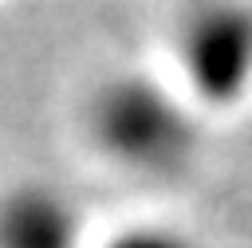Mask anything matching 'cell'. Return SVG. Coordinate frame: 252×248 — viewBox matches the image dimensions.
<instances>
[{
  "label": "cell",
  "mask_w": 252,
  "mask_h": 248,
  "mask_svg": "<svg viewBox=\"0 0 252 248\" xmlns=\"http://www.w3.org/2000/svg\"><path fill=\"white\" fill-rule=\"evenodd\" d=\"M94 130H98L102 146L134 169L169 165L181 146V126L173 122L165 98L138 83L110 87L98 98Z\"/></svg>",
  "instance_id": "obj_1"
},
{
  "label": "cell",
  "mask_w": 252,
  "mask_h": 248,
  "mask_svg": "<svg viewBox=\"0 0 252 248\" xmlns=\"http://www.w3.org/2000/svg\"><path fill=\"white\" fill-rule=\"evenodd\" d=\"M75 220L55 189H16L0 201V248H75Z\"/></svg>",
  "instance_id": "obj_2"
},
{
  "label": "cell",
  "mask_w": 252,
  "mask_h": 248,
  "mask_svg": "<svg viewBox=\"0 0 252 248\" xmlns=\"http://www.w3.org/2000/svg\"><path fill=\"white\" fill-rule=\"evenodd\" d=\"M110 248H197V244H189L181 232H165V228H130Z\"/></svg>",
  "instance_id": "obj_3"
}]
</instances>
